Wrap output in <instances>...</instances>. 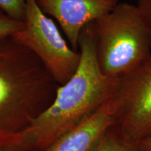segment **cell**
Here are the masks:
<instances>
[{
  "label": "cell",
  "mask_w": 151,
  "mask_h": 151,
  "mask_svg": "<svg viewBox=\"0 0 151 151\" xmlns=\"http://www.w3.org/2000/svg\"><path fill=\"white\" fill-rule=\"evenodd\" d=\"M81 60L71 78L58 87L51 104L23 132L39 151L78 126L112 97L119 77L100 69L94 22L83 28L78 39Z\"/></svg>",
  "instance_id": "1"
},
{
  "label": "cell",
  "mask_w": 151,
  "mask_h": 151,
  "mask_svg": "<svg viewBox=\"0 0 151 151\" xmlns=\"http://www.w3.org/2000/svg\"><path fill=\"white\" fill-rule=\"evenodd\" d=\"M59 86L32 51L12 37L0 38V135L27 129Z\"/></svg>",
  "instance_id": "2"
},
{
  "label": "cell",
  "mask_w": 151,
  "mask_h": 151,
  "mask_svg": "<svg viewBox=\"0 0 151 151\" xmlns=\"http://www.w3.org/2000/svg\"><path fill=\"white\" fill-rule=\"evenodd\" d=\"M94 26L98 63L104 74L120 77L151 57L150 36L136 4L118 3Z\"/></svg>",
  "instance_id": "3"
},
{
  "label": "cell",
  "mask_w": 151,
  "mask_h": 151,
  "mask_svg": "<svg viewBox=\"0 0 151 151\" xmlns=\"http://www.w3.org/2000/svg\"><path fill=\"white\" fill-rule=\"evenodd\" d=\"M24 26L12 37L32 51L59 86L74 74L81 60L80 52L68 46L51 18L36 0H26Z\"/></svg>",
  "instance_id": "4"
},
{
  "label": "cell",
  "mask_w": 151,
  "mask_h": 151,
  "mask_svg": "<svg viewBox=\"0 0 151 151\" xmlns=\"http://www.w3.org/2000/svg\"><path fill=\"white\" fill-rule=\"evenodd\" d=\"M115 124L137 142L151 135V57L119 77L111 98Z\"/></svg>",
  "instance_id": "5"
},
{
  "label": "cell",
  "mask_w": 151,
  "mask_h": 151,
  "mask_svg": "<svg viewBox=\"0 0 151 151\" xmlns=\"http://www.w3.org/2000/svg\"><path fill=\"white\" fill-rule=\"evenodd\" d=\"M41 11L55 19L71 48L78 49L81 30L111 11L118 0H36Z\"/></svg>",
  "instance_id": "6"
},
{
  "label": "cell",
  "mask_w": 151,
  "mask_h": 151,
  "mask_svg": "<svg viewBox=\"0 0 151 151\" xmlns=\"http://www.w3.org/2000/svg\"><path fill=\"white\" fill-rule=\"evenodd\" d=\"M115 123L111 99L78 126L56 139L44 151H92Z\"/></svg>",
  "instance_id": "7"
},
{
  "label": "cell",
  "mask_w": 151,
  "mask_h": 151,
  "mask_svg": "<svg viewBox=\"0 0 151 151\" xmlns=\"http://www.w3.org/2000/svg\"><path fill=\"white\" fill-rule=\"evenodd\" d=\"M92 151H140L136 144L126 137L116 124L109 128Z\"/></svg>",
  "instance_id": "8"
},
{
  "label": "cell",
  "mask_w": 151,
  "mask_h": 151,
  "mask_svg": "<svg viewBox=\"0 0 151 151\" xmlns=\"http://www.w3.org/2000/svg\"><path fill=\"white\" fill-rule=\"evenodd\" d=\"M0 151H39L22 133L0 135Z\"/></svg>",
  "instance_id": "9"
},
{
  "label": "cell",
  "mask_w": 151,
  "mask_h": 151,
  "mask_svg": "<svg viewBox=\"0 0 151 151\" xmlns=\"http://www.w3.org/2000/svg\"><path fill=\"white\" fill-rule=\"evenodd\" d=\"M26 0H0V9L15 20L24 21Z\"/></svg>",
  "instance_id": "10"
},
{
  "label": "cell",
  "mask_w": 151,
  "mask_h": 151,
  "mask_svg": "<svg viewBox=\"0 0 151 151\" xmlns=\"http://www.w3.org/2000/svg\"><path fill=\"white\" fill-rule=\"evenodd\" d=\"M24 26V21L15 20L0 9V38L12 37Z\"/></svg>",
  "instance_id": "11"
},
{
  "label": "cell",
  "mask_w": 151,
  "mask_h": 151,
  "mask_svg": "<svg viewBox=\"0 0 151 151\" xmlns=\"http://www.w3.org/2000/svg\"><path fill=\"white\" fill-rule=\"evenodd\" d=\"M136 6L146 24L151 41V0H137Z\"/></svg>",
  "instance_id": "12"
},
{
  "label": "cell",
  "mask_w": 151,
  "mask_h": 151,
  "mask_svg": "<svg viewBox=\"0 0 151 151\" xmlns=\"http://www.w3.org/2000/svg\"><path fill=\"white\" fill-rule=\"evenodd\" d=\"M136 144L140 151H151V135L137 141Z\"/></svg>",
  "instance_id": "13"
}]
</instances>
